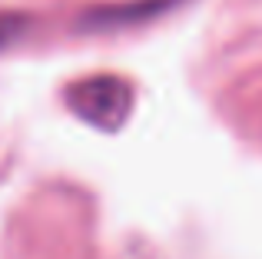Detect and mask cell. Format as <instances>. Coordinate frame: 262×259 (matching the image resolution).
<instances>
[{
  "label": "cell",
  "mask_w": 262,
  "mask_h": 259,
  "mask_svg": "<svg viewBox=\"0 0 262 259\" xmlns=\"http://www.w3.org/2000/svg\"><path fill=\"white\" fill-rule=\"evenodd\" d=\"M129 103H133V93H129V83L120 77H90L70 87V106L83 120L106 130L126 120Z\"/></svg>",
  "instance_id": "1"
},
{
  "label": "cell",
  "mask_w": 262,
  "mask_h": 259,
  "mask_svg": "<svg viewBox=\"0 0 262 259\" xmlns=\"http://www.w3.org/2000/svg\"><path fill=\"white\" fill-rule=\"evenodd\" d=\"M20 24H24V20L13 17V13H0V47H4L7 40L17 37V33H20Z\"/></svg>",
  "instance_id": "2"
}]
</instances>
